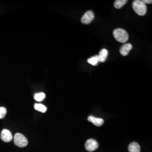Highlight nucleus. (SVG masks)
Returning a JSON list of instances; mask_svg holds the SVG:
<instances>
[{
    "instance_id": "nucleus-1",
    "label": "nucleus",
    "mask_w": 152,
    "mask_h": 152,
    "mask_svg": "<svg viewBox=\"0 0 152 152\" xmlns=\"http://www.w3.org/2000/svg\"><path fill=\"white\" fill-rule=\"evenodd\" d=\"M132 8L136 14L140 16H144L147 13L146 4L140 0L134 1L132 3Z\"/></svg>"
},
{
    "instance_id": "nucleus-2",
    "label": "nucleus",
    "mask_w": 152,
    "mask_h": 152,
    "mask_svg": "<svg viewBox=\"0 0 152 152\" xmlns=\"http://www.w3.org/2000/svg\"><path fill=\"white\" fill-rule=\"evenodd\" d=\"M113 34L114 38L121 43H125L129 39V34L125 29L121 28L115 29Z\"/></svg>"
},
{
    "instance_id": "nucleus-3",
    "label": "nucleus",
    "mask_w": 152,
    "mask_h": 152,
    "mask_svg": "<svg viewBox=\"0 0 152 152\" xmlns=\"http://www.w3.org/2000/svg\"><path fill=\"white\" fill-rule=\"evenodd\" d=\"M14 141L16 146L20 148L26 147L28 143L27 139L20 133H16L14 136Z\"/></svg>"
},
{
    "instance_id": "nucleus-4",
    "label": "nucleus",
    "mask_w": 152,
    "mask_h": 152,
    "mask_svg": "<svg viewBox=\"0 0 152 152\" xmlns=\"http://www.w3.org/2000/svg\"><path fill=\"white\" fill-rule=\"evenodd\" d=\"M98 147L99 144L98 142L93 139H90L87 140L85 143V148L88 152H93L95 151Z\"/></svg>"
},
{
    "instance_id": "nucleus-5",
    "label": "nucleus",
    "mask_w": 152,
    "mask_h": 152,
    "mask_svg": "<svg viewBox=\"0 0 152 152\" xmlns=\"http://www.w3.org/2000/svg\"><path fill=\"white\" fill-rule=\"evenodd\" d=\"M94 18L95 15L93 11H88L82 16L81 21L83 24H88L94 20Z\"/></svg>"
},
{
    "instance_id": "nucleus-6",
    "label": "nucleus",
    "mask_w": 152,
    "mask_h": 152,
    "mask_svg": "<svg viewBox=\"0 0 152 152\" xmlns=\"http://www.w3.org/2000/svg\"><path fill=\"white\" fill-rule=\"evenodd\" d=\"M1 138L2 141L9 142L12 139V135L11 132L7 129H4L1 134Z\"/></svg>"
},
{
    "instance_id": "nucleus-7",
    "label": "nucleus",
    "mask_w": 152,
    "mask_h": 152,
    "mask_svg": "<svg viewBox=\"0 0 152 152\" xmlns=\"http://www.w3.org/2000/svg\"><path fill=\"white\" fill-rule=\"evenodd\" d=\"M88 121L92 123L95 126L98 127L102 126L104 124V120L102 118L95 117L92 115H90L88 117Z\"/></svg>"
},
{
    "instance_id": "nucleus-8",
    "label": "nucleus",
    "mask_w": 152,
    "mask_h": 152,
    "mask_svg": "<svg viewBox=\"0 0 152 152\" xmlns=\"http://www.w3.org/2000/svg\"><path fill=\"white\" fill-rule=\"evenodd\" d=\"M132 49V46L130 44H126L124 45L120 49V53L122 56H127L129 54L131 50Z\"/></svg>"
},
{
    "instance_id": "nucleus-9",
    "label": "nucleus",
    "mask_w": 152,
    "mask_h": 152,
    "mask_svg": "<svg viewBox=\"0 0 152 152\" xmlns=\"http://www.w3.org/2000/svg\"><path fill=\"white\" fill-rule=\"evenodd\" d=\"M108 51L107 49H103L99 53V54L98 56V59H99V61L101 63L104 62L108 56Z\"/></svg>"
},
{
    "instance_id": "nucleus-10",
    "label": "nucleus",
    "mask_w": 152,
    "mask_h": 152,
    "mask_svg": "<svg viewBox=\"0 0 152 152\" xmlns=\"http://www.w3.org/2000/svg\"><path fill=\"white\" fill-rule=\"evenodd\" d=\"M129 152H140V147L138 143L136 142H132L129 145Z\"/></svg>"
},
{
    "instance_id": "nucleus-11",
    "label": "nucleus",
    "mask_w": 152,
    "mask_h": 152,
    "mask_svg": "<svg viewBox=\"0 0 152 152\" xmlns=\"http://www.w3.org/2000/svg\"><path fill=\"white\" fill-rule=\"evenodd\" d=\"M34 108L36 110L42 113H45L47 110V107L42 104H35Z\"/></svg>"
},
{
    "instance_id": "nucleus-12",
    "label": "nucleus",
    "mask_w": 152,
    "mask_h": 152,
    "mask_svg": "<svg viewBox=\"0 0 152 152\" xmlns=\"http://www.w3.org/2000/svg\"><path fill=\"white\" fill-rule=\"evenodd\" d=\"M127 2V0H116L114 3V6L116 9H121L123 6L125 5Z\"/></svg>"
},
{
    "instance_id": "nucleus-13",
    "label": "nucleus",
    "mask_w": 152,
    "mask_h": 152,
    "mask_svg": "<svg viewBox=\"0 0 152 152\" xmlns=\"http://www.w3.org/2000/svg\"><path fill=\"white\" fill-rule=\"evenodd\" d=\"M45 96H46V95L44 92L36 93L34 95V99L37 102H42L45 98Z\"/></svg>"
},
{
    "instance_id": "nucleus-14",
    "label": "nucleus",
    "mask_w": 152,
    "mask_h": 152,
    "mask_svg": "<svg viewBox=\"0 0 152 152\" xmlns=\"http://www.w3.org/2000/svg\"><path fill=\"white\" fill-rule=\"evenodd\" d=\"M87 62L91 64L92 65H96L98 64V62H99V59H98V55H96V56H94L92 58L88 59L87 60Z\"/></svg>"
},
{
    "instance_id": "nucleus-15",
    "label": "nucleus",
    "mask_w": 152,
    "mask_h": 152,
    "mask_svg": "<svg viewBox=\"0 0 152 152\" xmlns=\"http://www.w3.org/2000/svg\"><path fill=\"white\" fill-rule=\"evenodd\" d=\"M7 113V110L4 107H0V119H2L5 117Z\"/></svg>"
},
{
    "instance_id": "nucleus-16",
    "label": "nucleus",
    "mask_w": 152,
    "mask_h": 152,
    "mask_svg": "<svg viewBox=\"0 0 152 152\" xmlns=\"http://www.w3.org/2000/svg\"><path fill=\"white\" fill-rule=\"evenodd\" d=\"M144 4H152V1L151 0H144V1H142Z\"/></svg>"
}]
</instances>
